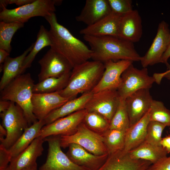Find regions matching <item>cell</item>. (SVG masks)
Instances as JSON below:
<instances>
[{"instance_id": "obj_1", "label": "cell", "mask_w": 170, "mask_h": 170, "mask_svg": "<svg viewBox=\"0 0 170 170\" xmlns=\"http://www.w3.org/2000/svg\"><path fill=\"white\" fill-rule=\"evenodd\" d=\"M44 18L50 26V48L65 58L73 68L91 59L90 49L58 22L55 13Z\"/></svg>"}, {"instance_id": "obj_31", "label": "cell", "mask_w": 170, "mask_h": 170, "mask_svg": "<svg viewBox=\"0 0 170 170\" xmlns=\"http://www.w3.org/2000/svg\"><path fill=\"white\" fill-rule=\"evenodd\" d=\"M24 24L18 22H0V49L10 53L12 50L11 42L17 31L24 27Z\"/></svg>"}, {"instance_id": "obj_19", "label": "cell", "mask_w": 170, "mask_h": 170, "mask_svg": "<svg viewBox=\"0 0 170 170\" xmlns=\"http://www.w3.org/2000/svg\"><path fill=\"white\" fill-rule=\"evenodd\" d=\"M66 154L74 163L89 170H98L104 163L108 154L96 155L93 154L79 145L70 144Z\"/></svg>"}, {"instance_id": "obj_48", "label": "cell", "mask_w": 170, "mask_h": 170, "mask_svg": "<svg viewBox=\"0 0 170 170\" xmlns=\"http://www.w3.org/2000/svg\"><path fill=\"white\" fill-rule=\"evenodd\" d=\"M168 69L169 68V69H170V66H169V67H168Z\"/></svg>"}, {"instance_id": "obj_30", "label": "cell", "mask_w": 170, "mask_h": 170, "mask_svg": "<svg viewBox=\"0 0 170 170\" xmlns=\"http://www.w3.org/2000/svg\"><path fill=\"white\" fill-rule=\"evenodd\" d=\"M126 132L119 129H109L102 134L108 154L123 150Z\"/></svg>"}, {"instance_id": "obj_9", "label": "cell", "mask_w": 170, "mask_h": 170, "mask_svg": "<svg viewBox=\"0 0 170 170\" xmlns=\"http://www.w3.org/2000/svg\"><path fill=\"white\" fill-rule=\"evenodd\" d=\"M60 136H52L44 139L48 144V154L45 162L39 170H89L72 162L61 150Z\"/></svg>"}, {"instance_id": "obj_33", "label": "cell", "mask_w": 170, "mask_h": 170, "mask_svg": "<svg viewBox=\"0 0 170 170\" xmlns=\"http://www.w3.org/2000/svg\"><path fill=\"white\" fill-rule=\"evenodd\" d=\"M83 122L90 129L101 134L109 129L110 124L104 116L94 112H88Z\"/></svg>"}, {"instance_id": "obj_15", "label": "cell", "mask_w": 170, "mask_h": 170, "mask_svg": "<svg viewBox=\"0 0 170 170\" xmlns=\"http://www.w3.org/2000/svg\"><path fill=\"white\" fill-rule=\"evenodd\" d=\"M70 100L58 92L33 93L31 98L33 112L38 121L44 120L50 113Z\"/></svg>"}, {"instance_id": "obj_29", "label": "cell", "mask_w": 170, "mask_h": 170, "mask_svg": "<svg viewBox=\"0 0 170 170\" xmlns=\"http://www.w3.org/2000/svg\"><path fill=\"white\" fill-rule=\"evenodd\" d=\"M71 72L59 77H50L35 84L33 93H47L59 92L67 86Z\"/></svg>"}, {"instance_id": "obj_2", "label": "cell", "mask_w": 170, "mask_h": 170, "mask_svg": "<svg viewBox=\"0 0 170 170\" xmlns=\"http://www.w3.org/2000/svg\"><path fill=\"white\" fill-rule=\"evenodd\" d=\"M83 37L90 46L93 60L103 63L110 60L140 61L141 57L136 50L133 43L112 36Z\"/></svg>"}, {"instance_id": "obj_42", "label": "cell", "mask_w": 170, "mask_h": 170, "mask_svg": "<svg viewBox=\"0 0 170 170\" xmlns=\"http://www.w3.org/2000/svg\"><path fill=\"white\" fill-rule=\"evenodd\" d=\"M170 57V44L168 47L167 49L163 54L161 61L160 63H162L165 64L167 67L170 65L167 62V60Z\"/></svg>"}, {"instance_id": "obj_40", "label": "cell", "mask_w": 170, "mask_h": 170, "mask_svg": "<svg viewBox=\"0 0 170 170\" xmlns=\"http://www.w3.org/2000/svg\"><path fill=\"white\" fill-rule=\"evenodd\" d=\"M161 145L166 150L168 154L170 153V135L162 138Z\"/></svg>"}, {"instance_id": "obj_39", "label": "cell", "mask_w": 170, "mask_h": 170, "mask_svg": "<svg viewBox=\"0 0 170 170\" xmlns=\"http://www.w3.org/2000/svg\"><path fill=\"white\" fill-rule=\"evenodd\" d=\"M34 0H1L0 6L2 8H6L8 4H15L20 6H22L32 3Z\"/></svg>"}, {"instance_id": "obj_6", "label": "cell", "mask_w": 170, "mask_h": 170, "mask_svg": "<svg viewBox=\"0 0 170 170\" xmlns=\"http://www.w3.org/2000/svg\"><path fill=\"white\" fill-rule=\"evenodd\" d=\"M71 144H77L95 155L108 154L102 134L92 130L83 122L78 126L76 131L73 134L60 136L61 148L65 149Z\"/></svg>"}, {"instance_id": "obj_20", "label": "cell", "mask_w": 170, "mask_h": 170, "mask_svg": "<svg viewBox=\"0 0 170 170\" xmlns=\"http://www.w3.org/2000/svg\"><path fill=\"white\" fill-rule=\"evenodd\" d=\"M122 15L112 12L95 24L82 29L79 33L83 36H109L118 37L119 24Z\"/></svg>"}, {"instance_id": "obj_13", "label": "cell", "mask_w": 170, "mask_h": 170, "mask_svg": "<svg viewBox=\"0 0 170 170\" xmlns=\"http://www.w3.org/2000/svg\"><path fill=\"white\" fill-rule=\"evenodd\" d=\"M170 44L168 25L162 21L158 25L156 34L150 48L140 60L143 68L160 63L161 58Z\"/></svg>"}, {"instance_id": "obj_5", "label": "cell", "mask_w": 170, "mask_h": 170, "mask_svg": "<svg viewBox=\"0 0 170 170\" xmlns=\"http://www.w3.org/2000/svg\"><path fill=\"white\" fill-rule=\"evenodd\" d=\"M62 2L61 0H34L32 3L13 9L3 8L0 13V21L24 24L33 17H45L55 13V6L60 5Z\"/></svg>"}, {"instance_id": "obj_21", "label": "cell", "mask_w": 170, "mask_h": 170, "mask_svg": "<svg viewBox=\"0 0 170 170\" xmlns=\"http://www.w3.org/2000/svg\"><path fill=\"white\" fill-rule=\"evenodd\" d=\"M111 12L108 0H87L80 14L75 19L77 21L90 26Z\"/></svg>"}, {"instance_id": "obj_8", "label": "cell", "mask_w": 170, "mask_h": 170, "mask_svg": "<svg viewBox=\"0 0 170 170\" xmlns=\"http://www.w3.org/2000/svg\"><path fill=\"white\" fill-rule=\"evenodd\" d=\"M121 83L117 91L120 99L125 100L128 96L141 89H149L156 82L153 76L148 75L147 69H139L133 64L123 73Z\"/></svg>"}, {"instance_id": "obj_22", "label": "cell", "mask_w": 170, "mask_h": 170, "mask_svg": "<svg viewBox=\"0 0 170 170\" xmlns=\"http://www.w3.org/2000/svg\"><path fill=\"white\" fill-rule=\"evenodd\" d=\"M44 139L36 138L24 150L12 158L9 165L12 170H22L37 162V158L42 155Z\"/></svg>"}, {"instance_id": "obj_44", "label": "cell", "mask_w": 170, "mask_h": 170, "mask_svg": "<svg viewBox=\"0 0 170 170\" xmlns=\"http://www.w3.org/2000/svg\"><path fill=\"white\" fill-rule=\"evenodd\" d=\"M7 135V131L5 128L0 124V141L4 139Z\"/></svg>"}, {"instance_id": "obj_27", "label": "cell", "mask_w": 170, "mask_h": 170, "mask_svg": "<svg viewBox=\"0 0 170 170\" xmlns=\"http://www.w3.org/2000/svg\"><path fill=\"white\" fill-rule=\"evenodd\" d=\"M45 125L43 120H38L25 130L16 141L8 149L12 158L18 155L37 137L39 132Z\"/></svg>"}, {"instance_id": "obj_25", "label": "cell", "mask_w": 170, "mask_h": 170, "mask_svg": "<svg viewBox=\"0 0 170 170\" xmlns=\"http://www.w3.org/2000/svg\"><path fill=\"white\" fill-rule=\"evenodd\" d=\"M34 43L20 55L13 58L8 56L3 65V74L0 81V89H3L12 81L22 74L24 60L31 50Z\"/></svg>"}, {"instance_id": "obj_18", "label": "cell", "mask_w": 170, "mask_h": 170, "mask_svg": "<svg viewBox=\"0 0 170 170\" xmlns=\"http://www.w3.org/2000/svg\"><path fill=\"white\" fill-rule=\"evenodd\" d=\"M142 35V20L137 10H133L122 15L119 24V38L133 43L139 42Z\"/></svg>"}, {"instance_id": "obj_10", "label": "cell", "mask_w": 170, "mask_h": 170, "mask_svg": "<svg viewBox=\"0 0 170 170\" xmlns=\"http://www.w3.org/2000/svg\"><path fill=\"white\" fill-rule=\"evenodd\" d=\"M88 112L84 109L45 125L39 132L37 137L44 139L52 136L71 135L76 131L77 127L83 122Z\"/></svg>"}, {"instance_id": "obj_7", "label": "cell", "mask_w": 170, "mask_h": 170, "mask_svg": "<svg viewBox=\"0 0 170 170\" xmlns=\"http://www.w3.org/2000/svg\"><path fill=\"white\" fill-rule=\"evenodd\" d=\"M2 125L7 131V135L0 140V144L9 149L16 141L25 130L29 127L22 109L11 101L9 108L0 113Z\"/></svg>"}, {"instance_id": "obj_4", "label": "cell", "mask_w": 170, "mask_h": 170, "mask_svg": "<svg viewBox=\"0 0 170 170\" xmlns=\"http://www.w3.org/2000/svg\"><path fill=\"white\" fill-rule=\"evenodd\" d=\"M34 82L29 73L23 74L12 81L0 93V99L14 102L22 109L29 126L38 121L33 113L31 103Z\"/></svg>"}, {"instance_id": "obj_41", "label": "cell", "mask_w": 170, "mask_h": 170, "mask_svg": "<svg viewBox=\"0 0 170 170\" xmlns=\"http://www.w3.org/2000/svg\"><path fill=\"white\" fill-rule=\"evenodd\" d=\"M11 101L4 100H0V112H3L8 109L11 103Z\"/></svg>"}, {"instance_id": "obj_3", "label": "cell", "mask_w": 170, "mask_h": 170, "mask_svg": "<svg viewBox=\"0 0 170 170\" xmlns=\"http://www.w3.org/2000/svg\"><path fill=\"white\" fill-rule=\"evenodd\" d=\"M105 70L104 64L87 61L73 67L66 87L58 92L69 100L79 94L91 92L99 81Z\"/></svg>"}, {"instance_id": "obj_16", "label": "cell", "mask_w": 170, "mask_h": 170, "mask_svg": "<svg viewBox=\"0 0 170 170\" xmlns=\"http://www.w3.org/2000/svg\"><path fill=\"white\" fill-rule=\"evenodd\" d=\"M149 89L139 90L125 100L130 126L139 121L150 110L153 99Z\"/></svg>"}, {"instance_id": "obj_35", "label": "cell", "mask_w": 170, "mask_h": 170, "mask_svg": "<svg viewBox=\"0 0 170 170\" xmlns=\"http://www.w3.org/2000/svg\"><path fill=\"white\" fill-rule=\"evenodd\" d=\"M166 126L159 122L150 121L147 127L144 141L156 146H161L163 131Z\"/></svg>"}, {"instance_id": "obj_26", "label": "cell", "mask_w": 170, "mask_h": 170, "mask_svg": "<svg viewBox=\"0 0 170 170\" xmlns=\"http://www.w3.org/2000/svg\"><path fill=\"white\" fill-rule=\"evenodd\" d=\"M128 153L132 159L143 160L154 163L167 156L166 150L161 146H156L144 141Z\"/></svg>"}, {"instance_id": "obj_17", "label": "cell", "mask_w": 170, "mask_h": 170, "mask_svg": "<svg viewBox=\"0 0 170 170\" xmlns=\"http://www.w3.org/2000/svg\"><path fill=\"white\" fill-rule=\"evenodd\" d=\"M152 164L147 161L133 159L128 152L121 150L108 154L98 170H146Z\"/></svg>"}, {"instance_id": "obj_45", "label": "cell", "mask_w": 170, "mask_h": 170, "mask_svg": "<svg viewBox=\"0 0 170 170\" xmlns=\"http://www.w3.org/2000/svg\"><path fill=\"white\" fill-rule=\"evenodd\" d=\"M22 170H38L37 168V162L29 166Z\"/></svg>"}, {"instance_id": "obj_38", "label": "cell", "mask_w": 170, "mask_h": 170, "mask_svg": "<svg viewBox=\"0 0 170 170\" xmlns=\"http://www.w3.org/2000/svg\"><path fill=\"white\" fill-rule=\"evenodd\" d=\"M146 170H170V156L152 164Z\"/></svg>"}, {"instance_id": "obj_32", "label": "cell", "mask_w": 170, "mask_h": 170, "mask_svg": "<svg viewBox=\"0 0 170 170\" xmlns=\"http://www.w3.org/2000/svg\"><path fill=\"white\" fill-rule=\"evenodd\" d=\"M130 126L125 100L120 99L116 111L110 122L109 129L126 131Z\"/></svg>"}, {"instance_id": "obj_37", "label": "cell", "mask_w": 170, "mask_h": 170, "mask_svg": "<svg viewBox=\"0 0 170 170\" xmlns=\"http://www.w3.org/2000/svg\"><path fill=\"white\" fill-rule=\"evenodd\" d=\"M12 156L9 150L2 144L0 145V170H3L8 166Z\"/></svg>"}, {"instance_id": "obj_46", "label": "cell", "mask_w": 170, "mask_h": 170, "mask_svg": "<svg viewBox=\"0 0 170 170\" xmlns=\"http://www.w3.org/2000/svg\"><path fill=\"white\" fill-rule=\"evenodd\" d=\"M161 74L163 78L165 77L170 80V69H168L166 72Z\"/></svg>"}, {"instance_id": "obj_12", "label": "cell", "mask_w": 170, "mask_h": 170, "mask_svg": "<svg viewBox=\"0 0 170 170\" xmlns=\"http://www.w3.org/2000/svg\"><path fill=\"white\" fill-rule=\"evenodd\" d=\"M120 98L117 90L107 89L93 94L85 109L98 113L110 122L117 108Z\"/></svg>"}, {"instance_id": "obj_43", "label": "cell", "mask_w": 170, "mask_h": 170, "mask_svg": "<svg viewBox=\"0 0 170 170\" xmlns=\"http://www.w3.org/2000/svg\"><path fill=\"white\" fill-rule=\"evenodd\" d=\"M9 53L5 50L0 49V64H2L5 61L7 58L9 56Z\"/></svg>"}, {"instance_id": "obj_28", "label": "cell", "mask_w": 170, "mask_h": 170, "mask_svg": "<svg viewBox=\"0 0 170 170\" xmlns=\"http://www.w3.org/2000/svg\"><path fill=\"white\" fill-rule=\"evenodd\" d=\"M52 42L48 31L41 25L37 33V39L33 46L26 56L23 63L21 73L23 74L26 69L30 67L36 55L45 47L52 46Z\"/></svg>"}, {"instance_id": "obj_23", "label": "cell", "mask_w": 170, "mask_h": 170, "mask_svg": "<svg viewBox=\"0 0 170 170\" xmlns=\"http://www.w3.org/2000/svg\"><path fill=\"white\" fill-rule=\"evenodd\" d=\"M93 94L92 92L84 93L78 97L69 100L62 106L53 111L44 119L45 125L84 109Z\"/></svg>"}, {"instance_id": "obj_36", "label": "cell", "mask_w": 170, "mask_h": 170, "mask_svg": "<svg viewBox=\"0 0 170 170\" xmlns=\"http://www.w3.org/2000/svg\"><path fill=\"white\" fill-rule=\"evenodd\" d=\"M112 12L123 15L133 10L131 0H108Z\"/></svg>"}, {"instance_id": "obj_11", "label": "cell", "mask_w": 170, "mask_h": 170, "mask_svg": "<svg viewBox=\"0 0 170 170\" xmlns=\"http://www.w3.org/2000/svg\"><path fill=\"white\" fill-rule=\"evenodd\" d=\"M38 63L41 66L38 82L48 77H60L71 72L73 69L65 58L51 48Z\"/></svg>"}, {"instance_id": "obj_47", "label": "cell", "mask_w": 170, "mask_h": 170, "mask_svg": "<svg viewBox=\"0 0 170 170\" xmlns=\"http://www.w3.org/2000/svg\"><path fill=\"white\" fill-rule=\"evenodd\" d=\"M3 170H12L11 168L9 165H8V166L7 167H6L5 169H4Z\"/></svg>"}, {"instance_id": "obj_49", "label": "cell", "mask_w": 170, "mask_h": 170, "mask_svg": "<svg viewBox=\"0 0 170 170\" xmlns=\"http://www.w3.org/2000/svg\"></svg>"}, {"instance_id": "obj_24", "label": "cell", "mask_w": 170, "mask_h": 170, "mask_svg": "<svg viewBox=\"0 0 170 170\" xmlns=\"http://www.w3.org/2000/svg\"><path fill=\"white\" fill-rule=\"evenodd\" d=\"M150 110L139 121L130 126L126 131L123 150L125 152H128L144 141L147 127L150 121Z\"/></svg>"}, {"instance_id": "obj_34", "label": "cell", "mask_w": 170, "mask_h": 170, "mask_svg": "<svg viewBox=\"0 0 170 170\" xmlns=\"http://www.w3.org/2000/svg\"><path fill=\"white\" fill-rule=\"evenodd\" d=\"M150 121L170 126V111L162 102L153 99L150 110Z\"/></svg>"}, {"instance_id": "obj_14", "label": "cell", "mask_w": 170, "mask_h": 170, "mask_svg": "<svg viewBox=\"0 0 170 170\" xmlns=\"http://www.w3.org/2000/svg\"><path fill=\"white\" fill-rule=\"evenodd\" d=\"M133 63L126 60H110L105 62V70L102 77L91 92L94 93L107 89L117 90L121 83L122 74Z\"/></svg>"}]
</instances>
